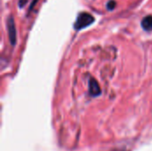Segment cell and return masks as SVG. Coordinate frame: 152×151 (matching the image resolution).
<instances>
[{
	"label": "cell",
	"instance_id": "cell-3",
	"mask_svg": "<svg viewBox=\"0 0 152 151\" xmlns=\"http://www.w3.org/2000/svg\"><path fill=\"white\" fill-rule=\"evenodd\" d=\"M101 88L99 86V84L98 82L94 79V78H91L90 81H89V93L95 97V96H98L101 94Z\"/></svg>",
	"mask_w": 152,
	"mask_h": 151
},
{
	"label": "cell",
	"instance_id": "cell-4",
	"mask_svg": "<svg viewBox=\"0 0 152 151\" xmlns=\"http://www.w3.org/2000/svg\"><path fill=\"white\" fill-rule=\"evenodd\" d=\"M142 27L146 31L152 30V15H147L145 16L142 20Z\"/></svg>",
	"mask_w": 152,
	"mask_h": 151
},
{
	"label": "cell",
	"instance_id": "cell-1",
	"mask_svg": "<svg viewBox=\"0 0 152 151\" xmlns=\"http://www.w3.org/2000/svg\"><path fill=\"white\" fill-rule=\"evenodd\" d=\"M94 21V17L86 12H82L78 13L77 20L74 24V28L77 30H80L91 25Z\"/></svg>",
	"mask_w": 152,
	"mask_h": 151
},
{
	"label": "cell",
	"instance_id": "cell-7",
	"mask_svg": "<svg viewBox=\"0 0 152 151\" xmlns=\"http://www.w3.org/2000/svg\"><path fill=\"white\" fill-rule=\"evenodd\" d=\"M37 1L38 0H32V2H31V4H30V6H29V10H31L35 5H36V4L37 3Z\"/></svg>",
	"mask_w": 152,
	"mask_h": 151
},
{
	"label": "cell",
	"instance_id": "cell-5",
	"mask_svg": "<svg viewBox=\"0 0 152 151\" xmlns=\"http://www.w3.org/2000/svg\"><path fill=\"white\" fill-rule=\"evenodd\" d=\"M115 7H116V2H115L114 0H110V1L108 2V4H107V8H108V10L111 11V10H113Z\"/></svg>",
	"mask_w": 152,
	"mask_h": 151
},
{
	"label": "cell",
	"instance_id": "cell-2",
	"mask_svg": "<svg viewBox=\"0 0 152 151\" xmlns=\"http://www.w3.org/2000/svg\"><path fill=\"white\" fill-rule=\"evenodd\" d=\"M7 31H8V36L10 43L12 45H15L16 40H17V34H16V27L14 20L12 16H10L7 20Z\"/></svg>",
	"mask_w": 152,
	"mask_h": 151
},
{
	"label": "cell",
	"instance_id": "cell-6",
	"mask_svg": "<svg viewBox=\"0 0 152 151\" xmlns=\"http://www.w3.org/2000/svg\"><path fill=\"white\" fill-rule=\"evenodd\" d=\"M28 2V0H19V7H24L25 4Z\"/></svg>",
	"mask_w": 152,
	"mask_h": 151
}]
</instances>
